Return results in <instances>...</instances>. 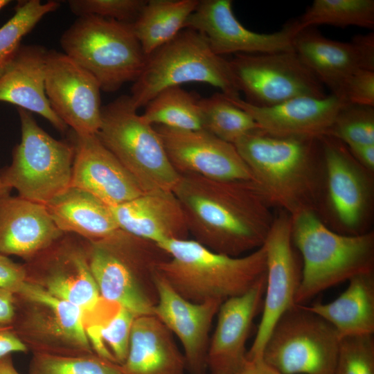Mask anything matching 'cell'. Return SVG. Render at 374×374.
<instances>
[{"instance_id": "1", "label": "cell", "mask_w": 374, "mask_h": 374, "mask_svg": "<svg viewBox=\"0 0 374 374\" xmlns=\"http://www.w3.org/2000/svg\"><path fill=\"white\" fill-rule=\"evenodd\" d=\"M172 192L190 235L208 249L241 256L264 244L274 221V207L253 180L181 175Z\"/></svg>"}, {"instance_id": "2", "label": "cell", "mask_w": 374, "mask_h": 374, "mask_svg": "<svg viewBox=\"0 0 374 374\" xmlns=\"http://www.w3.org/2000/svg\"><path fill=\"white\" fill-rule=\"evenodd\" d=\"M234 145L273 207L291 215L317 213L324 180L320 136L274 135L259 128Z\"/></svg>"}, {"instance_id": "3", "label": "cell", "mask_w": 374, "mask_h": 374, "mask_svg": "<svg viewBox=\"0 0 374 374\" xmlns=\"http://www.w3.org/2000/svg\"><path fill=\"white\" fill-rule=\"evenodd\" d=\"M170 258L158 274L180 296L193 303L224 300L247 292L266 271V250L241 256L214 252L193 239L158 244Z\"/></svg>"}, {"instance_id": "4", "label": "cell", "mask_w": 374, "mask_h": 374, "mask_svg": "<svg viewBox=\"0 0 374 374\" xmlns=\"http://www.w3.org/2000/svg\"><path fill=\"white\" fill-rule=\"evenodd\" d=\"M90 269L100 295L136 317L154 314L158 267L168 253L158 244L118 229L88 242Z\"/></svg>"}, {"instance_id": "5", "label": "cell", "mask_w": 374, "mask_h": 374, "mask_svg": "<svg viewBox=\"0 0 374 374\" xmlns=\"http://www.w3.org/2000/svg\"><path fill=\"white\" fill-rule=\"evenodd\" d=\"M292 240L302 261L295 303L303 305L319 293L374 269V232L344 235L328 228L311 211L291 215Z\"/></svg>"}, {"instance_id": "6", "label": "cell", "mask_w": 374, "mask_h": 374, "mask_svg": "<svg viewBox=\"0 0 374 374\" xmlns=\"http://www.w3.org/2000/svg\"><path fill=\"white\" fill-rule=\"evenodd\" d=\"M188 82L206 83L228 98H240L229 60L216 55L202 35L189 28L147 57L130 96L139 109L162 90Z\"/></svg>"}, {"instance_id": "7", "label": "cell", "mask_w": 374, "mask_h": 374, "mask_svg": "<svg viewBox=\"0 0 374 374\" xmlns=\"http://www.w3.org/2000/svg\"><path fill=\"white\" fill-rule=\"evenodd\" d=\"M60 44L105 92L134 82L147 59L132 24L94 15L78 17L61 36Z\"/></svg>"}, {"instance_id": "8", "label": "cell", "mask_w": 374, "mask_h": 374, "mask_svg": "<svg viewBox=\"0 0 374 374\" xmlns=\"http://www.w3.org/2000/svg\"><path fill=\"white\" fill-rule=\"evenodd\" d=\"M137 110L130 96H119L102 107L96 135L144 193L172 191L180 175L170 162L157 131Z\"/></svg>"}, {"instance_id": "9", "label": "cell", "mask_w": 374, "mask_h": 374, "mask_svg": "<svg viewBox=\"0 0 374 374\" xmlns=\"http://www.w3.org/2000/svg\"><path fill=\"white\" fill-rule=\"evenodd\" d=\"M14 294L16 313L10 326L28 349L59 355L95 353L80 308L28 280Z\"/></svg>"}, {"instance_id": "10", "label": "cell", "mask_w": 374, "mask_h": 374, "mask_svg": "<svg viewBox=\"0 0 374 374\" xmlns=\"http://www.w3.org/2000/svg\"><path fill=\"white\" fill-rule=\"evenodd\" d=\"M324 165L321 220L337 233L357 235L370 231L374 210V172L361 166L341 141L320 136Z\"/></svg>"}, {"instance_id": "11", "label": "cell", "mask_w": 374, "mask_h": 374, "mask_svg": "<svg viewBox=\"0 0 374 374\" xmlns=\"http://www.w3.org/2000/svg\"><path fill=\"white\" fill-rule=\"evenodd\" d=\"M17 111L21 141L0 178L21 197L46 204L71 185L74 146L53 138L30 112L21 108Z\"/></svg>"}, {"instance_id": "12", "label": "cell", "mask_w": 374, "mask_h": 374, "mask_svg": "<svg viewBox=\"0 0 374 374\" xmlns=\"http://www.w3.org/2000/svg\"><path fill=\"white\" fill-rule=\"evenodd\" d=\"M340 339L327 321L295 304L274 324L261 358L283 374H334Z\"/></svg>"}, {"instance_id": "13", "label": "cell", "mask_w": 374, "mask_h": 374, "mask_svg": "<svg viewBox=\"0 0 374 374\" xmlns=\"http://www.w3.org/2000/svg\"><path fill=\"white\" fill-rule=\"evenodd\" d=\"M229 62L239 91L252 105L269 107L295 98L328 95L323 84L294 50L238 53Z\"/></svg>"}, {"instance_id": "14", "label": "cell", "mask_w": 374, "mask_h": 374, "mask_svg": "<svg viewBox=\"0 0 374 374\" xmlns=\"http://www.w3.org/2000/svg\"><path fill=\"white\" fill-rule=\"evenodd\" d=\"M292 217L278 209L264 243L266 281L262 317L247 359L261 358L266 341L281 315L294 306L300 285L302 261L292 240Z\"/></svg>"}, {"instance_id": "15", "label": "cell", "mask_w": 374, "mask_h": 374, "mask_svg": "<svg viewBox=\"0 0 374 374\" xmlns=\"http://www.w3.org/2000/svg\"><path fill=\"white\" fill-rule=\"evenodd\" d=\"M64 236L24 265L26 280L78 306L84 314L94 312L103 299L90 269L87 246Z\"/></svg>"}, {"instance_id": "16", "label": "cell", "mask_w": 374, "mask_h": 374, "mask_svg": "<svg viewBox=\"0 0 374 374\" xmlns=\"http://www.w3.org/2000/svg\"><path fill=\"white\" fill-rule=\"evenodd\" d=\"M100 87L63 52L48 50L45 92L56 115L78 135L96 134L101 123Z\"/></svg>"}, {"instance_id": "17", "label": "cell", "mask_w": 374, "mask_h": 374, "mask_svg": "<svg viewBox=\"0 0 374 374\" xmlns=\"http://www.w3.org/2000/svg\"><path fill=\"white\" fill-rule=\"evenodd\" d=\"M184 28L202 35L212 51L220 56L294 51V37L299 32L296 20L272 33L249 30L235 17L231 0L199 1Z\"/></svg>"}, {"instance_id": "18", "label": "cell", "mask_w": 374, "mask_h": 374, "mask_svg": "<svg viewBox=\"0 0 374 374\" xmlns=\"http://www.w3.org/2000/svg\"><path fill=\"white\" fill-rule=\"evenodd\" d=\"M154 127L179 175H195L215 180H253L233 144L204 130L183 131Z\"/></svg>"}, {"instance_id": "19", "label": "cell", "mask_w": 374, "mask_h": 374, "mask_svg": "<svg viewBox=\"0 0 374 374\" xmlns=\"http://www.w3.org/2000/svg\"><path fill=\"white\" fill-rule=\"evenodd\" d=\"M294 49L330 93L337 96L345 82L359 69L374 70V34L343 42L325 37L313 28L299 31Z\"/></svg>"}, {"instance_id": "20", "label": "cell", "mask_w": 374, "mask_h": 374, "mask_svg": "<svg viewBox=\"0 0 374 374\" xmlns=\"http://www.w3.org/2000/svg\"><path fill=\"white\" fill-rule=\"evenodd\" d=\"M265 274L247 292L224 300L207 352L210 374H236L247 360L246 344L253 321L262 306Z\"/></svg>"}, {"instance_id": "21", "label": "cell", "mask_w": 374, "mask_h": 374, "mask_svg": "<svg viewBox=\"0 0 374 374\" xmlns=\"http://www.w3.org/2000/svg\"><path fill=\"white\" fill-rule=\"evenodd\" d=\"M156 284L158 301L154 315L180 341L189 373L206 374L209 332L223 301H189L177 293L158 273Z\"/></svg>"}, {"instance_id": "22", "label": "cell", "mask_w": 374, "mask_h": 374, "mask_svg": "<svg viewBox=\"0 0 374 374\" xmlns=\"http://www.w3.org/2000/svg\"><path fill=\"white\" fill-rule=\"evenodd\" d=\"M74 159L71 186L94 195L109 206L131 200L144 192L96 134L73 132Z\"/></svg>"}, {"instance_id": "23", "label": "cell", "mask_w": 374, "mask_h": 374, "mask_svg": "<svg viewBox=\"0 0 374 374\" xmlns=\"http://www.w3.org/2000/svg\"><path fill=\"white\" fill-rule=\"evenodd\" d=\"M226 98L248 113L260 130L280 136H323L345 104L331 93L323 98H295L269 107L252 105L241 98Z\"/></svg>"}, {"instance_id": "24", "label": "cell", "mask_w": 374, "mask_h": 374, "mask_svg": "<svg viewBox=\"0 0 374 374\" xmlns=\"http://www.w3.org/2000/svg\"><path fill=\"white\" fill-rule=\"evenodd\" d=\"M45 204L20 196L0 199V253L33 258L61 238Z\"/></svg>"}, {"instance_id": "25", "label": "cell", "mask_w": 374, "mask_h": 374, "mask_svg": "<svg viewBox=\"0 0 374 374\" xmlns=\"http://www.w3.org/2000/svg\"><path fill=\"white\" fill-rule=\"evenodd\" d=\"M110 209L118 229L139 238L157 244L189 238L183 210L172 191L143 193Z\"/></svg>"}, {"instance_id": "26", "label": "cell", "mask_w": 374, "mask_h": 374, "mask_svg": "<svg viewBox=\"0 0 374 374\" xmlns=\"http://www.w3.org/2000/svg\"><path fill=\"white\" fill-rule=\"evenodd\" d=\"M48 50L40 45H22L0 75V101L39 114L55 129L68 126L52 109L45 92V63Z\"/></svg>"}, {"instance_id": "27", "label": "cell", "mask_w": 374, "mask_h": 374, "mask_svg": "<svg viewBox=\"0 0 374 374\" xmlns=\"http://www.w3.org/2000/svg\"><path fill=\"white\" fill-rule=\"evenodd\" d=\"M119 366L125 374H184L186 369L173 334L154 314L135 318L127 356Z\"/></svg>"}, {"instance_id": "28", "label": "cell", "mask_w": 374, "mask_h": 374, "mask_svg": "<svg viewBox=\"0 0 374 374\" xmlns=\"http://www.w3.org/2000/svg\"><path fill=\"white\" fill-rule=\"evenodd\" d=\"M55 225L63 233H73L97 241L119 229L110 206L82 189L69 186L45 204Z\"/></svg>"}, {"instance_id": "29", "label": "cell", "mask_w": 374, "mask_h": 374, "mask_svg": "<svg viewBox=\"0 0 374 374\" xmlns=\"http://www.w3.org/2000/svg\"><path fill=\"white\" fill-rule=\"evenodd\" d=\"M347 288L330 303L306 305L337 330L339 337L374 332V272L357 274Z\"/></svg>"}, {"instance_id": "30", "label": "cell", "mask_w": 374, "mask_h": 374, "mask_svg": "<svg viewBox=\"0 0 374 374\" xmlns=\"http://www.w3.org/2000/svg\"><path fill=\"white\" fill-rule=\"evenodd\" d=\"M199 0H149L132 24L134 32L148 57L183 29Z\"/></svg>"}, {"instance_id": "31", "label": "cell", "mask_w": 374, "mask_h": 374, "mask_svg": "<svg viewBox=\"0 0 374 374\" xmlns=\"http://www.w3.org/2000/svg\"><path fill=\"white\" fill-rule=\"evenodd\" d=\"M199 98L180 86L160 91L145 107L141 116L149 124L195 131L204 130Z\"/></svg>"}, {"instance_id": "32", "label": "cell", "mask_w": 374, "mask_h": 374, "mask_svg": "<svg viewBox=\"0 0 374 374\" xmlns=\"http://www.w3.org/2000/svg\"><path fill=\"white\" fill-rule=\"evenodd\" d=\"M296 23L299 31L317 25L374 28L373 0H314Z\"/></svg>"}, {"instance_id": "33", "label": "cell", "mask_w": 374, "mask_h": 374, "mask_svg": "<svg viewBox=\"0 0 374 374\" xmlns=\"http://www.w3.org/2000/svg\"><path fill=\"white\" fill-rule=\"evenodd\" d=\"M204 130L222 141L235 144L240 139L259 129L253 118L231 103L222 93L199 98Z\"/></svg>"}, {"instance_id": "34", "label": "cell", "mask_w": 374, "mask_h": 374, "mask_svg": "<svg viewBox=\"0 0 374 374\" xmlns=\"http://www.w3.org/2000/svg\"><path fill=\"white\" fill-rule=\"evenodd\" d=\"M60 7V3L39 0L20 1L15 7L14 15L0 28V75L16 56L22 39L47 14Z\"/></svg>"}, {"instance_id": "35", "label": "cell", "mask_w": 374, "mask_h": 374, "mask_svg": "<svg viewBox=\"0 0 374 374\" xmlns=\"http://www.w3.org/2000/svg\"><path fill=\"white\" fill-rule=\"evenodd\" d=\"M28 374H125L119 364L96 353L59 355L35 352Z\"/></svg>"}, {"instance_id": "36", "label": "cell", "mask_w": 374, "mask_h": 374, "mask_svg": "<svg viewBox=\"0 0 374 374\" xmlns=\"http://www.w3.org/2000/svg\"><path fill=\"white\" fill-rule=\"evenodd\" d=\"M136 316L118 305L114 311L95 328L92 346L95 353L119 365L127 356L131 330Z\"/></svg>"}, {"instance_id": "37", "label": "cell", "mask_w": 374, "mask_h": 374, "mask_svg": "<svg viewBox=\"0 0 374 374\" xmlns=\"http://www.w3.org/2000/svg\"><path fill=\"white\" fill-rule=\"evenodd\" d=\"M325 135L346 146L374 144V107L344 104Z\"/></svg>"}, {"instance_id": "38", "label": "cell", "mask_w": 374, "mask_h": 374, "mask_svg": "<svg viewBox=\"0 0 374 374\" xmlns=\"http://www.w3.org/2000/svg\"><path fill=\"white\" fill-rule=\"evenodd\" d=\"M334 374H374L373 335L341 338Z\"/></svg>"}, {"instance_id": "39", "label": "cell", "mask_w": 374, "mask_h": 374, "mask_svg": "<svg viewBox=\"0 0 374 374\" xmlns=\"http://www.w3.org/2000/svg\"><path fill=\"white\" fill-rule=\"evenodd\" d=\"M146 0H70L71 11L78 17L94 15L132 24Z\"/></svg>"}, {"instance_id": "40", "label": "cell", "mask_w": 374, "mask_h": 374, "mask_svg": "<svg viewBox=\"0 0 374 374\" xmlns=\"http://www.w3.org/2000/svg\"><path fill=\"white\" fill-rule=\"evenodd\" d=\"M337 97L345 104L374 107V70L359 69L355 72Z\"/></svg>"}, {"instance_id": "41", "label": "cell", "mask_w": 374, "mask_h": 374, "mask_svg": "<svg viewBox=\"0 0 374 374\" xmlns=\"http://www.w3.org/2000/svg\"><path fill=\"white\" fill-rule=\"evenodd\" d=\"M26 276L24 265L16 263L0 253V288L14 293L26 280Z\"/></svg>"}, {"instance_id": "42", "label": "cell", "mask_w": 374, "mask_h": 374, "mask_svg": "<svg viewBox=\"0 0 374 374\" xmlns=\"http://www.w3.org/2000/svg\"><path fill=\"white\" fill-rule=\"evenodd\" d=\"M28 350L10 326H0V357Z\"/></svg>"}, {"instance_id": "43", "label": "cell", "mask_w": 374, "mask_h": 374, "mask_svg": "<svg viewBox=\"0 0 374 374\" xmlns=\"http://www.w3.org/2000/svg\"><path fill=\"white\" fill-rule=\"evenodd\" d=\"M16 313V301L13 292L0 288V326H11Z\"/></svg>"}, {"instance_id": "44", "label": "cell", "mask_w": 374, "mask_h": 374, "mask_svg": "<svg viewBox=\"0 0 374 374\" xmlns=\"http://www.w3.org/2000/svg\"><path fill=\"white\" fill-rule=\"evenodd\" d=\"M347 148L361 166L374 172V144H355Z\"/></svg>"}, {"instance_id": "45", "label": "cell", "mask_w": 374, "mask_h": 374, "mask_svg": "<svg viewBox=\"0 0 374 374\" xmlns=\"http://www.w3.org/2000/svg\"><path fill=\"white\" fill-rule=\"evenodd\" d=\"M245 365L251 374H283L265 364L262 358L247 359Z\"/></svg>"}, {"instance_id": "46", "label": "cell", "mask_w": 374, "mask_h": 374, "mask_svg": "<svg viewBox=\"0 0 374 374\" xmlns=\"http://www.w3.org/2000/svg\"><path fill=\"white\" fill-rule=\"evenodd\" d=\"M0 374H20L13 364L11 355L0 357Z\"/></svg>"}, {"instance_id": "47", "label": "cell", "mask_w": 374, "mask_h": 374, "mask_svg": "<svg viewBox=\"0 0 374 374\" xmlns=\"http://www.w3.org/2000/svg\"><path fill=\"white\" fill-rule=\"evenodd\" d=\"M12 189L0 178V199L9 195Z\"/></svg>"}, {"instance_id": "48", "label": "cell", "mask_w": 374, "mask_h": 374, "mask_svg": "<svg viewBox=\"0 0 374 374\" xmlns=\"http://www.w3.org/2000/svg\"><path fill=\"white\" fill-rule=\"evenodd\" d=\"M10 1L9 0H0V10L4 8L6 6L9 4Z\"/></svg>"}, {"instance_id": "49", "label": "cell", "mask_w": 374, "mask_h": 374, "mask_svg": "<svg viewBox=\"0 0 374 374\" xmlns=\"http://www.w3.org/2000/svg\"><path fill=\"white\" fill-rule=\"evenodd\" d=\"M207 374V373H206Z\"/></svg>"}]
</instances>
